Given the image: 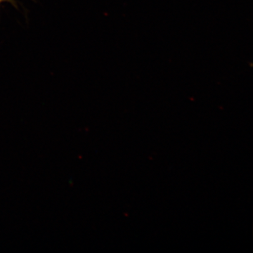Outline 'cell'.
<instances>
[{
    "label": "cell",
    "mask_w": 253,
    "mask_h": 253,
    "mask_svg": "<svg viewBox=\"0 0 253 253\" xmlns=\"http://www.w3.org/2000/svg\"><path fill=\"white\" fill-rule=\"evenodd\" d=\"M4 1V0H0V2H1V1Z\"/></svg>",
    "instance_id": "1"
}]
</instances>
